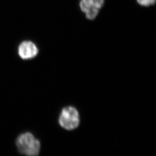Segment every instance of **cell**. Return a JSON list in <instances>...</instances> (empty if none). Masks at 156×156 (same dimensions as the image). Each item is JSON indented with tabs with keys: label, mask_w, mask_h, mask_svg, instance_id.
<instances>
[{
	"label": "cell",
	"mask_w": 156,
	"mask_h": 156,
	"mask_svg": "<svg viewBox=\"0 0 156 156\" xmlns=\"http://www.w3.org/2000/svg\"><path fill=\"white\" fill-rule=\"evenodd\" d=\"M18 150L21 154L29 156H37L40 153L41 144L31 133H23L18 136L16 141Z\"/></svg>",
	"instance_id": "1"
},
{
	"label": "cell",
	"mask_w": 156,
	"mask_h": 156,
	"mask_svg": "<svg viewBox=\"0 0 156 156\" xmlns=\"http://www.w3.org/2000/svg\"><path fill=\"white\" fill-rule=\"evenodd\" d=\"M59 122L61 126L68 130L76 128L80 124L78 111L71 106L64 108L59 116Z\"/></svg>",
	"instance_id": "2"
},
{
	"label": "cell",
	"mask_w": 156,
	"mask_h": 156,
	"mask_svg": "<svg viewBox=\"0 0 156 156\" xmlns=\"http://www.w3.org/2000/svg\"><path fill=\"white\" fill-rule=\"evenodd\" d=\"M18 55L21 59L29 60L37 56L38 50L37 46L31 41H24L21 43L18 47Z\"/></svg>",
	"instance_id": "3"
},
{
	"label": "cell",
	"mask_w": 156,
	"mask_h": 156,
	"mask_svg": "<svg viewBox=\"0 0 156 156\" xmlns=\"http://www.w3.org/2000/svg\"><path fill=\"white\" fill-rule=\"evenodd\" d=\"M80 7L81 10L86 14V17L88 19H94L97 16L100 9L93 5L81 1L80 3Z\"/></svg>",
	"instance_id": "4"
},
{
	"label": "cell",
	"mask_w": 156,
	"mask_h": 156,
	"mask_svg": "<svg viewBox=\"0 0 156 156\" xmlns=\"http://www.w3.org/2000/svg\"><path fill=\"white\" fill-rule=\"evenodd\" d=\"M86 3L93 5L97 7L100 9L103 5L104 0H82Z\"/></svg>",
	"instance_id": "5"
},
{
	"label": "cell",
	"mask_w": 156,
	"mask_h": 156,
	"mask_svg": "<svg viewBox=\"0 0 156 156\" xmlns=\"http://www.w3.org/2000/svg\"><path fill=\"white\" fill-rule=\"evenodd\" d=\"M137 2L142 6H149L154 4L156 0H137Z\"/></svg>",
	"instance_id": "6"
}]
</instances>
